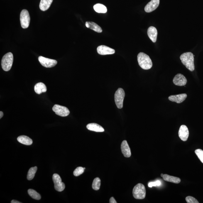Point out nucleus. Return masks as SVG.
<instances>
[{
	"label": "nucleus",
	"instance_id": "39448f33",
	"mask_svg": "<svg viewBox=\"0 0 203 203\" xmlns=\"http://www.w3.org/2000/svg\"><path fill=\"white\" fill-rule=\"evenodd\" d=\"M125 97V91L121 88H119L114 94L115 102L119 109L123 107V102Z\"/></svg>",
	"mask_w": 203,
	"mask_h": 203
},
{
	"label": "nucleus",
	"instance_id": "473e14b6",
	"mask_svg": "<svg viewBox=\"0 0 203 203\" xmlns=\"http://www.w3.org/2000/svg\"><path fill=\"white\" fill-rule=\"evenodd\" d=\"M3 113L2 111H0V118H1L3 117Z\"/></svg>",
	"mask_w": 203,
	"mask_h": 203
},
{
	"label": "nucleus",
	"instance_id": "a211bd4d",
	"mask_svg": "<svg viewBox=\"0 0 203 203\" xmlns=\"http://www.w3.org/2000/svg\"><path fill=\"white\" fill-rule=\"evenodd\" d=\"M86 26L87 28L94 30L98 33H101L102 30L100 26L97 24L92 22H87L86 23Z\"/></svg>",
	"mask_w": 203,
	"mask_h": 203
},
{
	"label": "nucleus",
	"instance_id": "a878e982",
	"mask_svg": "<svg viewBox=\"0 0 203 203\" xmlns=\"http://www.w3.org/2000/svg\"><path fill=\"white\" fill-rule=\"evenodd\" d=\"M101 179L99 177H96L94 179L92 184L93 189L95 190H98L100 188Z\"/></svg>",
	"mask_w": 203,
	"mask_h": 203
},
{
	"label": "nucleus",
	"instance_id": "b1692460",
	"mask_svg": "<svg viewBox=\"0 0 203 203\" xmlns=\"http://www.w3.org/2000/svg\"><path fill=\"white\" fill-rule=\"evenodd\" d=\"M28 193L29 195L33 199L39 200L41 198V196L38 193H37L36 191L32 189H29L28 191Z\"/></svg>",
	"mask_w": 203,
	"mask_h": 203
},
{
	"label": "nucleus",
	"instance_id": "72a5a7b5",
	"mask_svg": "<svg viewBox=\"0 0 203 203\" xmlns=\"http://www.w3.org/2000/svg\"><path fill=\"white\" fill-rule=\"evenodd\" d=\"M164 174H161V177H162L164 175Z\"/></svg>",
	"mask_w": 203,
	"mask_h": 203
},
{
	"label": "nucleus",
	"instance_id": "7c9ffc66",
	"mask_svg": "<svg viewBox=\"0 0 203 203\" xmlns=\"http://www.w3.org/2000/svg\"><path fill=\"white\" fill-rule=\"evenodd\" d=\"M109 203H117V202H116V201L115 200L114 198L113 197H111L110 198L109 200Z\"/></svg>",
	"mask_w": 203,
	"mask_h": 203
},
{
	"label": "nucleus",
	"instance_id": "dca6fc26",
	"mask_svg": "<svg viewBox=\"0 0 203 203\" xmlns=\"http://www.w3.org/2000/svg\"><path fill=\"white\" fill-rule=\"evenodd\" d=\"M148 36L153 43L156 42L158 32L157 29L153 26H150L148 30Z\"/></svg>",
	"mask_w": 203,
	"mask_h": 203
},
{
	"label": "nucleus",
	"instance_id": "bb28decb",
	"mask_svg": "<svg viewBox=\"0 0 203 203\" xmlns=\"http://www.w3.org/2000/svg\"><path fill=\"white\" fill-rule=\"evenodd\" d=\"M84 171V169L82 167H78L74 171V175L75 177H78V176L80 175L81 174L83 173Z\"/></svg>",
	"mask_w": 203,
	"mask_h": 203
},
{
	"label": "nucleus",
	"instance_id": "f8f14e48",
	"mask_svg": "<svg viewBox=\"0 0 203 203\" xmlns=\"http://www.w3.org/2000/svg\"><path fill=\"white\" fill-rule=\"evenodd\" d=\"M97 50L98 53L101 55H111L114 54L115 52L114 50L105 45L98 46Z\"/></svg>",
	"mask_w": 203,
	"mask_h": 203
},
{
	"label": "nucleus",
	"instance_id": "2f4dec72",
	"mask_svg": "<svg viewBox=\"0 0 203 203\" xmlns=\"http://www.w3.org/2000/svg\"><path fill=\"white\" fill-rule=\"evenodd\" d=\"M21 202H19V201H18L16 200H12L11 201V203H21Z\"/></svg>",
	"mask_w": 203,
	"mask_h": 203
},
{
	"label": "nucleus",
	"instance_id": "2eb2a0df",
	"mask_svg": "<svg viewBox=\"0 0 203 203\" xmlns=\"http://www.w3.org/2000/svg\"><path fill=\"white\" fill-rule=\"evenodd\" d=\"M121 148L122 153L125 157L128 158L131 155V149L126 140H124L122 142Z\"/></svg>",
	"mask_w": 203,
	"mask_h": 203
},
{
	"label": "nucleus",
	"instance_id": "9d476101",
	"mask_svg": "<svg viewBox=\"0 0 203 203\" xmlns=\"http://www.w3.org/2000/svg\"><path fill=\"white\" fill-rule=\"evenodd\" d=\"M189 132L188 128L185 125H182L179 128L178 135L179 138L183 141H187L189 137Z\"/></svg>",
	"mask_w": 203,
	"mask_h": 203
},
{
	"label": "nucleus",
	"instance_id": "9b49d317",
	"mask_svg": "<svg viewBox=\"0 0 203 203\" xmlns=\"http://www.w3.org/2000/svg\"><path fill=\"white\" fill-rule=\"evenodd\" d=\"M173 82L176 86H185L187 83V79L184 76L181 74L176 75L173 79Z\"/></svg>",
	"mask_w": 203,
	"mask_h": 203
},
{
	"label": "nucleus",
	"instance_id": "aec40b11",
	"mask_svg": "<svg viewBox=\"0 0 203 203\" xmlns=\"http://www.w3.org/2000/svg\"><path fill=\"white\" fill-rule=\"evenodd\" d=\"M19 143L26 145H30L33 144V140L31 138L25 135H21L17 138Z\"/></svg>",
	"mask_w": 203,
	"mask_h": 203
},
{
	"label": "nucleus",
	"instance_id": "c85d7f7f",
	"mask_svg": "<svg viewBox=\"0 0 203 203\" xmlns=\"http://www.w3.org/2000/svg\"><path fill=\"white\" fill-rule=\"evenodd\" d=\"M186 202L188 203H199V202L195 198L192 196H189L186 197Z\"/></svg>",
	"mask_w": 203,
	"mask_h": 203
},
{
	"label": "nucleus",
	"instance_id": "423d86ee",
	"mask_svg": "<svg viewBox=\"0 0 203 203\" xmlns=\"http://www.w3.org/2000/svg\"><path fill=\"white\" fill-rule=\"evenodd\" d=\"M20 21L23 28L26 29L29 26L30 18L29 13L26 10H22L20 15Z\"/></svg>",
	"mask_w": 203,
	"mask_h": 203
},
{
	"label": "nucleus",
	"instance_id": "f257e3e1",
	"mask_svg": "<svg viewBox=\"0 0 203 203\" xmlns=\"http://www.w3.org/2000/svg\"><path fill=\"white\" fill-rule=\"evenodd\" d=\"M194 55L192 52H185L180 56L182 63L189 70L193 72L194 70Z\"/></svg>",
	"mask_w": 203,
	"mask_h": 203
},
{
	"label": "nucleus",
	"instance_id": "cd10ccee",
	"mask_svg": "<svg viewBox=\"0 0 203 203\" xmlns=\"http://www.w3.org/2000/svg\"><path fill=\"white\" fill-rule=\"evenodd\" d=\"M195 153L197 155L198 158L200 160L201 162L203 163V150L201 149H197L195 150Z\"/></svg>",
	"mask_w": 203,
	"mask_h": 203
},
{
	"label": "nucleus",
	"instance_id": "393cba45",
	"mask_svg": "<svg viewBox=\"0 0 203 203\" xmlns=\"http://www.w3.org/2000/svg\"><path fill=\"white\" fill-rule=\"evenodd\" d=\"M37 170V167L36 166L31 167L30 169L28 171V175H27V179L28 180H31L34 178Z\"/></svg>",
	"mask_w": 203,
	"mask_h": 203
},
{
	"label": "nucleus",
	"instance_id": "1a4fd4ad",
	"mask_svg": "<svg viewBox=\"0 0 203 203\" xmlns=\"http://www.w3.org/2000/svg\"><path fill=\"white\" fill-rule=\"evenodd\" d=\"M38 60L43 66L46 68H51L55 66L57 63L56 60L46 58L42 56L38 57Z\"/></svg>",
	"mask_w": 203,
	"mask_h": 203
},
{
	"label": "nucleus",
	"instance_id": "20e7f679",
	"mask_svg": "<svg viewBox=\"0 0 203 203\" xmlns=\"http://www.w3.org/2000/svg\"><path fill=\"white\" fill-rule=\"evenodd\" d=\"M133 197L137 199H143L145 197L146 190L143 184L139 183L133 188Z\"/></svg>",
	"mask_w": 203,
	"mask_h": 203
},
{
	"label": "nucleus",
	"instance_id": "c756f323",
	"mask_svg": "<svg viewBox=\"0 0 203 203\" xmlns=\"http://www.w3.org/2000/svg\"><path fill=\"white\" fill-rule=\"evenodd\" d=\"M161 184V182L158 180L154 182H151L149 183L148 184V186L149 187H152L153 186H160Z\"/></svg>",
	"mask_w": 203,
	"mask_h": 203
},
{
	"label": "nucleus",
	"instance_id": "6ab92c4d",
	"mask_svg": "<svg viewBox=\"0 0 203 203\" xmlns=\"http://www.w3.org/2000/svg\"><path fill=\"white\" fill-rule=\"evenodd\" d=\"M34 90L35 93L38 94H40L42 93H45L47 91V87L42 82L37 83L34 86Z\"/></svg>",
	"mask_w": 203,
	"mask_h": 203
},
{
	"label": "nucleus",
	"instance_id": "0eeeda50",
	"mask_svg": "<svg viewBox=\"0 0 203 203\" xmlns=\"http://www.w3.org/2000/svg\"><path fill=\"white\" fill-rule=\"evenodd\" d=\"M53 181L55 186V189L59 192H62L65 188V185L64 183L62 182L60 176L58 174H54L52 177Z\"/></svg>",
	"mask_w": 203,
	"mask_h": 203
},
{
	"label": "nucleus",
	"instance_id": "f03ea898",
	"mask_svg": "<svg viewBox=\"0 0 203 203\" xmlns=\"http://www.w3.org/2000/svg\"><path fill=\"white\" fill-rule=\"evenodd\" d=\"M137 60L139 65L144 70H149L152 66V62L149 57L147 54L140 52L137 56Z\"/></svg>",
	"mask_w": 203,
	"mask_h": 203
},
{
	"label": "nucleus",
	"instance_id": "ddd939ff",
	"mask_svg": "<svg viewBox=\"0 0 203 203\" xmlns=\"http://www.w3.org/2000/svg\"><path fill=\"white\" fill-rule=\"evenodd\" d=\"M160 4V0H152L145 6V10L146 13H150L157 9Z\"/></svg>",
	"mask_w": 203,
	"mask_h": 203
},
{
	"label": "nucleus",
	"instance_id": "f3484780",
	"mask_svg": "<svg viewBox=\"0 0 203 203\" xmlns=\"http://www.w3.org/2000/svg\"><path fill=\"white\" fill-rule=\"evenodd\" d=\"M88 129L96 132H103L105 130L101 125L95 123H91L87 125Z\"/></svg>",
	"mask_w": 203,
	"mask_h": 203
},
{
	"label": "nucleus",
	"instance_id": "5701e85b",
	"mask_svg": "<svg viewBox=\"0 0 203 203\" xmlns=\"http://www.w3.org/2000/svg\"><path fill=\"white\" fill-rule=\"evenodd\" d=\"M94 8L95 11L98 13H105L107 11L106 7L100 3H97L95 5Z\"/></svg>",
	"mask_w": 203,
	"mask_h": 203
},
{
	"label": "nucleus",
	"instance_id": "6e6552de",
	"mask_svg": "<svg viewBox=\"0 0 203 203\" xmlns=\"http://www.w3.org/2000/svg\"><path fill=\"white\" fill-rule=\"evenodd\" d=\"M52 110L56 114L62 117L67 116L70 114V111L67 107L59 105H54Z\"/></svg>",
	"mask_w": 203,
	"mask_h": 203
},
{
	"label": "nucleus",
	"instance_id": "4be33fe9",
	"mask_svg": "<svg viewBox=\"0 0 203 203\" xmlns=\"http://www.w3.org/2000/svg\"><path fill=\"white\" fill-rule=\"evenodd\" d=\"M162 178L166 181L174 183L179 184L181 182V179L179 177L169 175L167 174H164L162 177Z\"/></svg>",
	"mask_w": 203,
	"mask_h": 203
},
{
	"label": "nucleus",
	"instance_id": "412c9836",
	"mask_svg": "<svg viewBox=\"0 0 203 203\" xmlns=\"http://www.w3.org/2000/svg\"><path fill=\"white\" fill-rule=\"evenodd\" d=\"M53 0H41L40 8L42 11H46L51 5Z\"/></svg>",
	"mask_w": 203,
	"mask_h": 203
},
{
	"label": "nucleus",
	"instance_id": "7ed1b4c3",
	"mask_svg": "<svg viewBox=\"0 0 203 203\" xmlns=\"http://www.w3.org/2000/svg\"><path fill=\"white\" fill-rule=\"evenodd\" d=\"M13 62V54L8 52L3 56L1 62L2 69L5 71H8L11 69Z\"/></svg>",
	"mask_w": 203,
	"mask_h": 203
},
{
	"label": "nucleus",
	"instance_id": "4468645a",
	"mask_svg": "<svg viewBox=\"0 0 203 203\" xmlns=\"http://www.w3.org/2000/svg\"><path fill=\"white\" fill-rule=\"evenodd\" d=\"M187 96V94H181L170 96L168 99L171 101L180 104L185 100Z\"/></svg>",
	"mask_w": 203,
	"mask_h": 203
}]
</instances>
